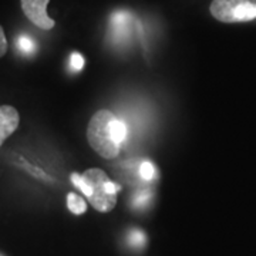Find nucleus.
<instances>
[{"label": "nucleus", "mask_w": 256, "mask_h": 256, "mask_svg": "<svg viewBox=\"0 0 256 256\" xmlns=\"http://www.w3.org/2000/svg\"><path fill=\"white\" fill-rule=\"evenodd\" d=\"M18 47L20 48V52L28 53H28H33L34 52L36 44H34V42L28 36H20L18 40Z\"/></svg>", "instance_id": "nucleus-12"}, {"label": "nucleus", "mask_w": 256, "mask_h": 256, "mask_svg": "<svg viewBox=\"0 0 256 256\" xmlns=\"http://www.w3.org/2000/svg\"><path fill=\"white\" fill-rule=\"evenodd\" d=\"M20 116L12 106H0V146L18 127Z\"/></svg>", "instance_id": "nucleus-5"}, {"label": "nucleus", "mask_w": 256, "mask_h": 256, "mask_svg": "<svg viewBox=\"0 0 256 256\" xmlns=\"http://www.w3.org/2000/svg\"><path fill=\"white\" fill-rule=\"evenodd\" d=\"M127 126L110 110L97 111L88 122L87 140L92 150L102 158H116L127 138Z\"/></svg>", "instance_id": "nucleus-1"}, {"label": "nucleus", "mask_w": 256, "mask_h": 256, "mask_svg": "<svg viewBox=\"0 0 256 256\" xmlns=\"http://www.w3.org/2000/svg\"><path fill=\"white\" fill-rule=\"evenodd\" d=\"M67 206L73 212L74 215H82L87 210V204L82 196L76 195L74 192H70L67 195Z\"/></svg>", "instance_id": "nucleus-7"}, {"label": "nucleus", "mask_w": 256, "mask_h": 256, "mask_svg": "<svg viewBox=\"0 0 256 256\" xmlns=\"http://www.w3.org/2000/svg\"><path fill=\"white\" fill-rule=\"evenodd\" d=\"M210 14L222 23H242L256 18V0H214Z\"/></svg>", "instance_id": "nucleus-3"}, {"label": "nucleus", "mask_w": 256, "mask_h": 256, "mask_svg": "<svg viewBox=\"0 0 256 256\" xmlns=\"http://www.w3.org/2000/svg\"><path fill=\"white\" fill-rule=\"evenodd\" d=\"M128 28H130V14L127 12H117L111 18V28L117 38H124L127 36Z\"/></svg>", "instance_id": "nucleus-6"}, {"label": "nucleus", "mask_w": 256, "mask_h": 256, "mask_svg": "<svg viewBox=\"0 0 256 256\" xmlns=\"http://www.w3.org/2000/svg\"><path fill=\"white\" fill-rule=\"evenodd\" d=\"M151 201V192L150 190H140L132 198V206L137 210H142Z\"/></svg>", "instance_id": "nucleus-10"}, {"label": "nucleus", "mask_w": 256, "mask_h": 256, "mask_svg": "<svg viewBox=\"0 0 256 256\" xmlns=\"http://www.w3.org/2000/svg\"><path fill=\"white\" fill-rule=\"evenodd\" d=\"M72 182L74 184V186L76 188H78L80 191L87 196V198H90L92 195V186L88 185V182L84 180V176L80 174H77V172H73L72 174Z\"/></svg>", "instance_id": "nucleus-11"}, {"label": "nucleus", "mask_w": 256, "mask_h": 256, "mask_svg": "<svg viewBox=\"0 0 256 256\" xmlns=\"http://www.w3.org/2000/svg\"><path fill=\"white\" fill-rule=\"evenodd\" d=\"M6 52H8V40H6V36H4L3 28L0 26V57L6 54Z\"/></svg>", "instance_id": "nucleus-14"}, {"label": "nucleus", "mask_w": 256, "mask_h": 256, "mask_svg": "<svg viewBox=\"0 0 256 256\" xmlns=\"http://www.w3.org/2000/svg\"><path fill=\"white\" fill-rule=\"evenodd\" d=\"M138 175H140V180L146 182H151L156 178V166L151 161H142L138 166Z\"/></svg>", "instance_id": "nucleus-8"}, {"label": "nucleus", "mask_w": 256, "mask_h": 256, "mask_svg": "<svg viewBox=\"0 0 256 256\" xmlns=\"http://www.w3.org/2000/svg\"><path fill=\"white\" fill-rule=\"evenodd\" d=\"M50 0H22V9L26 18L37 28L50 30L56 22L47 14V4Z\"/></svg>", "instance_id": "nucleus-4"}, {"label": "nucleus", "mask_w": 256, "mask_h": 256, "mask_svg": "<svg viewBox=\"0 0 256 256\" xmlns=\"http://www.w3.org/2000/svg\"><path fill=\"white\" fill-rule=\"evenodd\" d=\"M127 240L128 245L131 248H142L146 245V238L142 230H140V229H132V230L128 232Z\"/></svg>", "instance_id": "nucleus-9"}, {"label": "nucleus", "mask_w": 256, "mask_h": 256, "mask_svg": "<svg viewBox=\"0 0 256 256\" xmlns=\"http://www.w3.org/2000/svg\"><path fill=\"white\" fill-rule=\"evenodd\" d=\"M82 175L92 186V195L88 200L92 206L100 212H110L117 204V194L121 191V186L112 182L110 176L98 168L87 170Z\"/></svg>", "instance_id": "nucleus-2"}, {"label": "nucleus", "mask_w": 256, "mask_h": 256, "mask_svg": "<svg viewBox=\"0 0 256 256\" xmlns=\"http://www.w3.org/2000/svg\"><path fill=\"white\" fill-rule=\"evenodd\" d=\"M70 67L73 72H80L84 67V57L80 53H73L70 57Z\"/></svg>", "instance_id": "nucleus-13"}]
</instances>
